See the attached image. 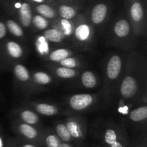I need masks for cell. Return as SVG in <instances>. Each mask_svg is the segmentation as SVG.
<instances>
[{
	"mask_svg": "<svg viewBox=\"0 0 147 147\" xmlns=\"http://www.w3.org/2000/svg\"><path fill=\"white\" fill-rule=\"evenodd\" d=\"M93 102V97L88 94H78L72 96L70 99V105L76 110H81L88 107Z\"/></svg>",
	"mask_w": 147,
	"mask_h": 147,
	"instance_id": "6da1fadb",
	"label": "cell"
},
{
	"mask_svg": "<svg viewBox=\"0 0 147 147\" xmlns=\"http://www.w3.org/2000/svg\"><path fill=\"white\" fill-rule=\"evenodd\" d=\"M137 89V84L132 76H126L123 80L121 86V93L123 97L129 99L135 95Z\"/></svg>",
	"mask_w": 147,
	"mask_h": 147,
	"instance_id": "7a4b0ae2",
	"label": "cell"
},
{
	"mask_svg": "<svg viewBox=\"0 0 147 147\" xmlns=\"http://www.w3.org/2000/svg\"><path fill=\"white\" fill-rule=\"evenodd\" d=\"M121 69V60L119 56H113L107 65V74L109 79H115L119 75Z\"/></svg>",
	"mask_w": 147,
	"mask_h": 147,
	"instance_id": "3957f363",
	"label": "cell"
},
{
	"mask_svg": "<svg viewBox=\"0 0 147 147\" xmlns=\"http://www.w3.org/2000/svg\"><path fill=\"white\" fill-rule=\"evenodd\" d=\"M107 14V7L104 4H98L95 6L91 14L92 21L95 24H100L104 20Z\"/></svg>",
	"mask_w": 147,
	"mask_h": 147,
	"instance_id": "277c9868",
	"label": "cell"
},
{
	"mask_svg": "<svg viewBox=\"0 0 147 147\" xmlns=\"http://www.w3.org/2000/svg\"><path fill=\"white\" fill-rule=\"evenodd\" d=\"M20 20L24 27H28L32 22V12L30 4L27 3H23L20 7Z\"/></svg>",
	"mask_w": 147,
	"mask_h": 147,
	"instance_id": "5b68a950",
	"label": "cell"
},
{
	"mask_svg": "<svg viewBox=\"0 0 147 147\" xmlns=\"http://www.w3.org/2000/svg\"><path fill=\"white\" fill-rule=\"evenodd\" d=\"M130 31V26L126 20H121L116 23L114 26V32L117 36L124 37L128 35Z\"/></svg>",
	"mask_w": 147,
	"mask_h": 147,
	"instance_id": "8992f818",
	"label": "cell"
},
{
	"mask_svg": "<svg viewBox=\"0 0 147 147\" xmlns=\"http://www.w3.org/2000/svg\"><path fill=\"white\" fill-rule=\"evenodd\" d=\"M147 118V107L143 106L134 110L130 112V118L134 122H139Z\"/></svg>",
	"mask_w": 147,
	"mask_h": 147,
	"instance_id": "52a82bcc",
	"label": "cell"
},
{
	"mask_svg": "<svg viewBox=\"0 0 147 147\" xmlns=\"http://www.w3.org/2000/svg\"><path fill=\"white\" fill-rule=\"evenodd\" d=\"M131 16L134 21L139 22L143 17L144 10L142 4L139 2H134L132 4L130 10Z\"/></svg>",
	"mask_w": 147,
	"mask_h": 147,
	"instance_id": "ba28073f",
	"label": "cell"
},
{
	"mask_svg": "<svg viewBox=\"0 0 147 147\" xmlns=\"http://www.w3.org/2000/svg\"><path fill=\"white\" fill-rule=\"evenodd\" d=\"M81 81L83 84L86 88H93L96 85V79L92 72L85 71L82 74Z\"/></svg>",
	"mask_w": 147,
	"mask_h": 147,
	"instance_id": "9c48e42d",
	"label": "cell"
},
{
	"mask_svg": "<svg viewBox=\"0 0 147 147\" xmlns=\"http://www.w3.org/2000/svg\"><path fill=\"white\" fill-rule=\"evenodd\" d=\"M8 53L13 58H20L22 55V49L20 45L13 41H9L7 44Z\"/></svg>",
	"mask_w": 147,
	"mask_h": 147,
	"instance_id": "30bf717a",
	"label": "cell"
},
{
	"mask_svg": "<svg viewBox=\"0 0 147 147\" xmlns=\"http://www.w3.org/2000/svg\"><path fill=\"white\" fill-rule=\"evenodd\" d=\"M14 72L17 79L22 82H25V81L28 80L29 77H30L28 70L25 66L22 64L16 65L14 66Z\"/></svg>",
	"mask_w": 147,
	"mask_h": 147,
	"instance_id": "8fae6325",
	"label": "cell"
},
{
	"mask_svg": "<svg viewBox=\"0 0 147 147\" xmlns=\"http://www.w3.org/2000/svg\"><path fill=\"white\" fill-rule=\"evenodd\" d=\"M36 109H37V112H40V114L47 115V116L53 115L57 112V109H56L55 107L51 105H48V104H38L36 107Z\"/></svg>",
	"mask_w": 147,
	"mask_h": 147,
	"instance_id": "7c38bea8",
	"label": "cell"
},
{
	"mask_svg": "<svg viewBox=\"0 0 147 147\" xmlns=\"http://www.w3.org/2000/svg\"><path fill=\"white\" fill-rule=\"evenodd\" d=\"M19 129H20V132L22 133V135L30 139L34 138L37 135V131L29 124H22L19 126Z\"/></svg>",
	"mask_w": 147,
	"mask_h": 147,
	"instance_id": "4fadbf2b",
	"label": "cell"
},
{
	"mask_svg": "<svg viewBox=\"0 0 147 147\" xmlns=\"http://www.w3.org/2000/svg\"><path fill=\"white\" fill-rule=\"evenodd\" d=\"M36 10L42 17L51 19L55 17V12L50 6L47 4H40L36 7Z\"/></svg>",
	"mask_w": 147,
	"mask_h": 147,
	"instance_id": "5bb4252c",
	"label": "cell"
},
{
	"mask_svg": "<svg viewBox=\"0 0 147 147\" xmlns=\"http://www.w3.org/2000/svg\"><path fill=\"white\" fill-rule=\"evenodd\" d=\"M69 52L67 49H57L50 53V59L53 61H61L65 58H67Z\"/></svg>",
	"mask_w": 147,
	"mask_h": 147,
	"instance_id": "9a60e30c",
	"label": "cell"
},
{
	"mask_svg": "<svg viewBox=\"0 0 147 147\" xmlns=\"http://www.w3.org/2000/svg\"><path fill=\"white\" fill-rule=\"evenodd\" d=\"M44 36L47 40L53 43H59L61 41L62 36L60 32L55 29H49L44 33Z\"/></svg>",
	"mask_w": 147,
	"mask_h": 147,
	"instance_id": "2e32d148",
	"label": "cell"
},
{
	"mask_svg": "<svg viewBox=\"0 0 147 147\" xmlns=\"http://www.w3.org/2000/svg\"><path fill=\"white\" fill-rule=\"evenodd\" d=\"M59 13H60V16L65 20H70L76 15V12H75L74 9L70 6L65 5V4L60 6Z\"/></svg>",
	"mask_w": 147,
	"mask_h": 147,
	"instance_id": "e0dca14e",
	"label": "cell"
},
{
	"mask_svg": "<svg viewBox=\"0 0 147 147\" xmlns=\"http://www.w3.org/2000/svg\"><path fill=\"white\" fill-rule=\"evenodd\" d=\"M23 120L27 124H35L38 122V116L30 110H24L21 113Z\"/></svg>",
	"mask_w": 147,
	"mask_h": 147,
	"instance_id": "ac0fdd59",
	"label": "cell"
},
{
	"mask_svg": "<svg viewBox=\"0 0 147 147\" xmlns=\"http://www.w3.org/2000/svg\"><path fill=\"white\" fill-rule=\"evenodd\" d=\"M7 26L8 27L10 33L17 37H20L23 35L22 29L20 25L11 20H9L7 21Z\"/></svg>",
	"mask_w": 147,
	"mask_h": 147,
	"instance_id": "d6986e66",
	"label": "cell"
},
{
	"mask_svg": "<svg viewBox=\"0 0 147 147\" xmlns=\"http://www.w3.org/2000/svg\"><path fill=\"white\" fill-rule=\"evenodd\" d=\"M34 80L39 84H47L51 82V77L45 72H36L33 76Z\"/></svg>",
	"mask_w": 147,
	"mask_h": 147,
	"instance_id": "ffe728a7",
	"label": "cell"
},
{
	"mask_svg": "<svg viewBox=\"0 0 147 147\" xmlns=\"http://www.w3.org/2000/svg\"><path fill=\"white\" fill-rule=\"evenodd\" d=\"M56 131L59 137L64 141H69L71 138V135L69 133L67 128L63 124H59L56 127Z\"/></svg>",
	"mask_w": 147,
	"mask_h": 147,
	"instance_id": "44dd1931",
	"label": "cell"
},
{
	"mask_svg": "<svg viewBox=\"0 0 147 147\" xmlns=\"http://www.w3.org/2000/svg\"><path fill=\"white\" fill-rule=\"evenodd\" d=\"M57 76L62 78H72L76 75V71L73 69L67 67H60L56 70Z\"/></svg>",
	"mask_w": 147,
	"mask_h": 147,
	"instance_id": "7402d4cb",
	"label": "cell"
},
{
	"mask_svg": "<svg viewBox=\"0 0 147 147\" xmlns=\"http://www.w3.org/2000/svg\"><path fill=\"white\" fill-rule=\"evenodd\" d=\"M89 35V29L86 24H81L78 26L76 30V35L80 40H84Z\"/></svg>",
	"mask_w": 147,
	"mask_h": 147,
	"instance_id": "603a6c76",
	"label": "cell"
},
{
	"mask_svg": "<svg viewBox=\"0 0 147 147\" xmlns=\"http://www.w3.org/2000/svg\"><path fill=\"white\" fill-rule=\"evenodd\" d=\"M66 128H67V131H68L69 133L70 134L71 136L74 137V138H79L80 136V131L78 125L74 121L67 122Z\"/></svg>",
	"mask_w": 147,
	"mask_h": 147,
	"instance_id": "cb8c5ba5",
	"label": "cell"
},
{
	"mask_svg": "<svg viewBox=\"0 0 147 147\" xmlns=\"http://www.w3.org/2000/svg\"><path fill=\"white\" fill-rule=\"evenodd\" d=\"M33 24L37 28L40 30H44L48 26V22L45 19V17L41 15H35L33 17Z\"/></svg>",
	"mask_w": 147,
	"mask_h": 147,
	"instance_id": "d4e9b609",
	"label": "cell"
},
{
	"mask_svg": "<svg viewBox=\"0 0 147 147\" xmlns=\"http://www.w3.org/2000/svg\"><path fill=\"white\" fill-rule=\"evenodd\" d=\"M117 140V135L116 132L112 129H108L105 133V141L109 145H112Z\"/></svg>",
	"mask_w": 147,
	"mask_h": 147,
	"instance_id": "484cf974",
	"label": "cell"
},
{
	"mask_svg": "<svg viewBox=\"0 0 147 147\" xmlns=\"http://www.w3.org/2000/svg\"><path fill=\"white\" fill-rule=\"evenodd\" d=\"M46 144L47 147H59L60 144L57 137L54 135H49L46 138Z\"/></svg>",
	"mask_w": 147,
	"mask_h": 147,
	"instance_id": "4316f807",
	"label": "cell"
},
{
	"mask_svg": "<svg viewBox=\"0 0 147 147\" xmlns=\"http://www.w3.org/2000/svg\"><path fill=\"white\" fill-rule=\"evenodd\" d=\"M60 63L67 68H74L76 66V61L73 58H65L60 61Z\"/></svg>",
	"mask_w": 147,
	"mask_h": 147,
	"instance_id": "83f0119b",
	"label": "cell"
},
{
	"mask_svg": "<svg viewBox=\"0 0 147 147\" xmlns=\"http://www.w3.org/2000/svg\"><path fill=\"white\" fill-rule=\"evenodd\" d=\"M7 34V29L6 26L2 22H0V39L3 38Z\"/></svg>",
	"mask_w": 147,
	"mask_h": 147,
	"instance_id": "f1b7e54d",
	"label": "cell"
},
{
	"mask_svg": "<svg viewBox=\"0 0 147 147\" xmlns=\"http://www.w3.org/2000/svg\"><path fill=\"white\" fill-rule=\"evenodd\" d=\"M111 146V147H123L122 144H121V143L118 142V141H116V142L113 143V144Z\"/></svg>",
	"mask_w": 147,
	"mask_h": 147,
	"instance_id": "f546056e",
	"label": "cell"
},
{
	"mask_svg": "<svg viewBox=\"0 0 147 147\" xmlns=\"http://www.w3.org/2000/svg\"><path fill=\"white\" fill-rule=\"evenodd\" d=\"M59 147H70V146L67 144H60V146Z\"/></svg>",
	"mask_w": 147,
	"mask_h": 147,
	"instance_id": "4dcf8cb0",
	"label": "cell"
},
{
	"mask_svg": "<svg viewBox=\"0 0 147 147\" xmlns=\"http://www.w3.org/2000/svg\"><path fill=\"white\" fill-rule=\"evenodd\" d=\"M22 147H35V146L33 145H31V144H25V145L23 146Z\"/></svg>",
	"mask_w": 147,
	"mask_h": 147,
	"instance_id": "1f68e13d",
	"label": "cell"
},
{
	"mask_svg": "<svg viewBox=\"0 0 147 147\" xmlns=\"http://www.w3.org/2000/svg\"><path fill=\"white\" fill-rule=\"evenodd\" d=\"M32 1H35V2H38V3H41V2H42V1H43V0H32Z\"/></svg>",
	"mask_w": 147,
	"mask_h": 147,
	"instance_id": "d6a6232c",
	"label": "cell"
},
{
	"mask_svg": "<svg viewBox=\"0 0 147 147\" xmlns=\"http://www.w3.org/2000/svg\"><path fill=\"white\" fill-rule=\"evenodd\" d=\"M2 146V142H1V138H0V147Z\"/></svg>",
	"mask_w": 147,
	"mask_h": 147,
	"instance_id": "836d02e7",
	"label": "cell"
}]
</instances>
